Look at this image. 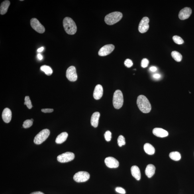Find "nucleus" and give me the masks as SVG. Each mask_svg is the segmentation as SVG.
Returning <instances> with one entry per match:
<instances>
[{
	"mask_svg": "<svg viewBox=\"0 0 194 194\" xmlns=\"http://www.w3.org/2000/svg\"><path fill=\"white\" fill-rule=\"evenodd\" d=\"M144 150L147 154L152 155L154 154L155 149L152 145L149 143H146L144 145Z\"/></svg>",
	"mask_w": 194,
	"mask_h": 194,
	"instance_id": "obj_22",
	"label": "nucleus"
},
{
	"mask_svg": "<svg viewBox=\"0 0 194 194\" xmlns=\"http://www.w3.org/2000/svg\"><path fill=\"white\" fill-rule=\"evenodd\" d=\"M103 87L101 85L96 86L93 93L94 98L96 100H99L103 96Z\"/></svg>",
	"mask_w": 194,
	"mask_h": 194,
	"instance_id": "obj_14",
	"label": "nucleus"
},
{
	"mask_svg": "<svg viewBox=\"0 0 194 194\" xmlns=\"http://www.w3.org/2000/svg\"><path fill=\"white\" fill-rule=\"evenodd\" d=\"M153 134L154 135L159 137H165L168 136V132L167 130L161 128H155L153 130Z\"/></svg>",
	"mask_w": 194,
	"mask_h": 194,
	"instance_id": "obj_16",
	"label": "nucleus"
},
{
	"mask_svg": "<svg viewBox=\"0 0 194 194\" xmlns=\"http://www.w3.org/2000/svg\"><path fill=\"white\" fill-rule=\"evenodd\" d=\"M66 76L69 81L75 82L77 80V75L76 69L73 66H71L67 69Z\"/></svg>",
	"mask_w": 194,
	"mask_h": 194,
	"instance_id": "obj_10",
	"label": "nucleus"
},
{
	"mask_svg": "<svg viewBox=\"0 0 194 194\" xmlns=\"http://www.w3.org/2000/svg\"><path fill=\"white\" fill-rule=\"evenodd\" d=\"M169 156L172 160L176 161L179 160L181 158L180 153L177 152H170Z\"/></svg>",
	"mask_w": 194,
	"mask_h": 194,
	"instance_id": "obj_24",
	"label": "nucleus"
},
{
	"mask_svg": "<svg viewBox=\"0 0 194 194\" xmlns=\"http://www.w3.org/2000/svg\"><path fill=\"white\" fill-rule=\"evenodd\" d=\"M137 104L139 109L142 113H149L152 110V106L147 98L143 95L139 96L137 97Z\"/></svg>",
	"mask_w": 194,
	"mask_h": 194,
	"instance_id": "obj_1",
	"label": "nucleus"
},
{
	"mask_svg": "<svg viewBox=\"0 0 194 194\" xmlns=\"http://www.w3.org/2000/svg\"><path fill=\"white\" fill-rule=\"evenodd\" d=\"M132 175L137 180L139 181L141 179V174L139 168L136 165L133 166L131 168Z\"/></svg>",
	"mask_w": 194,
	"mask_h": 194,
	"instance_id": "obj_18",
	"label": "nucleus"
},
{
	"mask_svg": "<svg viewBox=\"0 0 194 194\" xmlns=\"http://www.w3.org/2000/svg\"><path fill=\"white\" fill-rule=\"evenodd\" d=\"M68 137V134L66 132H63L57 137L56 142L57 144H61L64 142Z\"/></svg>",
	"mask_w": 194,
	"mask_h": 194,
	"instance_id": "obj_21",
	"label": "nucleus"
},
{
	"mask_svg": "<svg viewBox=\"0 0 194 194\" xmlns=\"http://www.w3.org/2000/svg\"><path fill=\"white\" fill-rule=\"evenodd\" d=\"M38 57L39 60H42V56L40 54H39L38 55Z\"/></svg>",
	"mask_w": 194,
	"mask_h": 194,
	"instance_id": "obj_39",
	"label": "nucleus"
},
{
	"mask_svg": "<svg viewBox=\"0 0 194 194\" xmlns=\"http://www.w3.org/2000/svg\"><path fill=\"white\" fill-rule=\"evenodd\" d=\"M150 20L148 17H144L141 20L138 26L139 31L141 33H144L146 32L149 28Z\"/></svg>",
	"mask_w": 194,
	"mask_h": 194,
	"instance_id": "obj_9",
	"label": "nucleus"
},
{
	"mask_svg": "<svg viewBox=\"0 0 194 194\" xmlns=\"http://www.w3.org/2000/svg\"><path fill=\"white\" fill-rule=\"evenodd\" d=\"M75 157V154L73 153L67 152L59 155L57 157V159L59 162L65 163L73 160L74 159Z\"/></svg>",
	"mask_w": 194,
	"mask_h": 194,
	"instance_id": "obj_7",
	"label": "nucleus"
},
{
	"mask_svg": "<svg viewBox=\"0 0 194 194\" xmlns=\"http://www.w3.org/2000/svg\"><path fill=\"white\" fill-rule=\"evenodd\" d=\"M153 77L155 79H159L161 77V75L160 74L156 73V74L154 75H153Z\"/></svg>",
	"mask_w": 194,
	"mask_h": 194,
	"instance_id": "obj_35",
	"label": "nucleus"
},
{
	"mask_svg": "<svg viewBox=\"0 0 194 194\" xmlns=\"http://www.w3.org/2000/svg\"><path fill=\"white\" fill-rule=\"evenodd\" d=\"M10 5V2L9 1H5L1 4L0 7V14L1 15H5L7 13L8 9Z\"/></svg>",
	"mask_w": 194,
	"mask_h": 194,
	"instance_id": "obj_19",
	"label": "nucleus"
},
{
	"mask_svg": "<svg viewBox=\"0 0 194 194\" xmlns=\"http://www.w3.org/2000/svg\"><path fill=\"white\" fill-rule=\"evenodd\" d=\"M124 64L127 68H130L133 65V63L132 60L129 59H126L124 62Z\"/></svg>",
	"mask_w": 194,
	"mask_h": 194,
	"instance_id": "obj_32",
	"label": "nucleus"
},
{
	"mask_svg": "<svg viewBox=\"0 0 194 194\" xmlns=\"http://www.w3.org/2000/svg\"><path fill=\"white\" fill-rule=\"evenodd\" d=\"M30 194H44V193L41 192H32Z\"/></svg>",
	"mask_w": 194,
	"mask_h": 194,
	"instance_id": "obj_37",
	"label": "nucleus"
},
{
	"mask_svg": "<svg viewBox=\"0 0 194 194\" xmlns=\"http://www.w3.org/2000/svg\"><path fill=\"white\" fill-rule=\"evenodd\" d=\"M171 56L177 62H181L182 59V55L176 51H173L171 53Z\"/></svg>",
	"mask_w": 194,
	"mask_h": 194,
	"instance_id": "obj_23",
	"label": "nucleus"
},
{
	"mask_svg": "<svg viewBox=\"0 0 194 194\" xmlns=\"http://www.w3.org/2000/svg\"><path fill=\"white\" fill-rule=\"evenodd\" d=\"M173 40L175 43L179 45L182 44L184 43V41L181 37L178 36H174L173 37Z\"/></svg>",
	"mask_w": 194,
	"mask_h": 194,
	"instance_id": "obj_26",
	"label": "nucleus"
},
{
	"mask_svg": "<svg viewBox=\"0 0 194 194\" xmlns=\"http://www.w3.org/2000/svg\"><path fill=\"white\" fill-rule=\"evenodd\" d=\"M31 25L32 28L39 33L43 34L45 31L44 26L36 18H32L30 21Z\"/></svg>",
	"mask_w": 194,
	"mask_h": 194,
	"instance_id": "obj_8",
	"label": "nucleus"
},
{
	"mask_svg": "<svg viewBox=\"0 0 194 194\" xmlns=\"http://www.w3.org/2000/svg\"><path fill=\"white\" fill-rule=\"evenodd\" d=\"M100 116V113L99 112H96L93 114L91 119V125L94 127H97L99 124V120Z\"/></svg>",
	"mask_w": 194,
	"mask_h": 194,
	"instance_id": "obj_17",
	"label": "nucleus"
},
{
	"mask_svg": "<svg viewBox=\"0 0 194 194\" xmlns=\"http://www.w3.org/2000/svg\"><path fill=\"white\" fill-rule=\"evenodd\" d=\"M63 26L67 34L73 35L76 33L77 26L72 18L69 17H65L63 20Z\"/></svg>",
	"mask_w": 194,
	"mask_h": 194,
	"instance_id": "obj_2",
	"label": "nucleus"
},
{
	"mask_svg": "<svg viewBox=\"0 0 194 194\" xmlns=\"http://www.w3.org/2000/svg\"><path fill=\"white\" fill-rule=\"evenodd\" d=\"M123 95L120 90H117L114 92L113 97V105L116 109H119L123 105Z\"/></svg>",
	"mask_w": 194,
	"mask_h": 194,
	"instance_id": "obj_4",
	"label": "nucleus"
},
{
	"mask_svg": "<svg viewBox=\"0 0 194 194\" xmlns=\"http://www.w3.org/2000/svg\"><path fill=\"white\" fill-rule=\"evenodd\" d=\"M123 15L121 12H114L108 14L105 16V21L108 25H113L120 21Z\"/></svg>",
	"mask_w": 194,
	"mask_h": 194,
	"instance_id": "obj_3",
	"label": "nucleus"
},
{
	"mask_svg": "<svg viewBox=\"0 0 194 194\" xmlns=\"http://www.w3.org/2000/svg\"><path fill=\"white\" fill-rule=\"evenodd\" d=\"M2 118L4 122L6 123H9L12 119V112L11 110L8 108H5L2 114Z\"/></svg>",
	"mask_w": 194,
	"mask_h": 194,
	"instance_id": "obj_15",
	"label": "nucleus"
},
{
	"mask_svg": "<svg viewBox=\"0 0 194 194\" xmlns=\"http://www.w3.org/2000/svg\"><path fill=\"white\" fill-rule=\"evenodd\" d=\"M115 191L117 192L122 194H125L126 192L123 189L120 187H117L115 189Z\"/></svg>",
	"mask_w": 194,
	"mask_h": 194,
	"instance_id": "obj_33",
	"label": "nucleus"
},
{
	"mask_svg": "<svg viewBox=\"0 0 194 194\" xmlns=\"http://www.w3.org/2000/svg\"><path fill=\"white\" fill-rule=\"evenodd\" d=\"M33 124V122L31 120L27 119L24 121L23 124V127L24 128H30Z\"/></svg>",
	"mask_w": 194,
	"mask_h": 194,
	"instance_id": "obj_29",
	"label": "nucleus"
},
{
	"mask_svg": "<svg viewBox=\"0 0 194 194\" xmlns=\"http://www.w3.org/2000/svg\"><path fill=\"white\" fill-rule=\"evenodd\" d=\"M105 139L108 142L110 141L112 138V133L109 130L106 131L104 135Z\"/></svg>",
	"mask_w": 194,
	"mask_h": 194,
	"instance_id": "obj_30",
	"label": "nucleus"
},
{
	"mask_svg": "<svg viewBox=\"0 0 194 194\" xmlns=\"http://www.w3.org/2000/svg\"><path fill=\"white\" fill-rule=\"evenodd\" d=\"M54 109H43L42 111L44 113H50L53 112Z\"/></svg>",
	"mask_w": 194,
	"mask_h": 194,
	"instance_id": "obj_34",
	"label": "nucleus"
},
{
	"mask_svg": "<svg viewBox=\"0 0 194 194\" xmlns=\"http://www.w3.org/2000/svg\"><path fill=\"white\" fill-rule=\"evenodd\" d=\"M155 167L154 165L150 164L147 166L145 172L146 175L148 178L152 177L155 174Z\"/></svg>",
	"mask_w": 194,
	"mask_h": 194,
	"instance_id": "obj_20",
	"label": "nucleus"
},
{
	"mask_svg": "<svg viewBox=\"0 0 194 194\" xmlns=\"http://www.w3.org/2000/svg\"><path fill=\"white\" fill-rule=\"evenodd\" d=\"M40 69L42 71H43L46 74L48 75H52L53 71L52 68L49 66L46 65H43L40 67Z\"/></svg>",
	"mask_w": 194,
	"mask_h": 194,
	"instance_id": "obj_25",
	"label": "nucleus"
},
{
	"mask_svg": "<svg viewBox=\"0 0 194 194\" xmlns=\"http://www.w3.org/2000/svg\"><path fill=\"white\" fill-rule=\"evenodd\" d=\"M44 49V48L43 47H41L40 48L38 49V52H42L43 50Z\"/></svg>",
	"mask_w": 194,
	"mask_h": 194,
	"instance_id": "obj_38",
	"label": "nucleus"
},
{
	"mask_svg": "<svg viewBox=\"0 0 194 194\" xmlns=\"http://www.w3.org/2000/svg\"><path fill=\"white\" fill-rule=\"evenodd\" d=\"M192 10L191 8L185 7L180 11L179 17L181 20H185L189 18L191 15Z\"/></svg>",
	"mask_w": 194,
	"mask_h": 194,
	"instance_id": "obj_13",
	"label": "nucleus"
},
{
	"mask_svg": "<svg viewBox=\"0 0 194 194\" xmlns=\"http://www.w3.org/2000/svg\"><path fill=\"white\" fill-rule=\"evenodd\" d=\"M118 146L122 147L126 144L125 139L122 135H120L118 138Z\"/></svg>",
	"mask_w": 194,
	"mask_h": 194,
	"instance_id": "obj_27",
	"label": "nucleus"
},
{
	"mask_svg": "<svg viewBox=\"0 0 194 194\" xmlns=\"http://www.w3.org/2000/svg\"><path fill=\"white\" fill-rule=\"evenodd\" d=\"M115 49L113 44H108L102 47L99 51L98 54L100 56H105L111 53Z\"/></svg>",
	"mask_w": 194,
	"mask_h": 194,
	"instance_id": "obj_11",
	"label": "nucleus"
},
{
	"mask_svg": "<svg viewBox=\"0 0 194 194\" xmlns=\"http://www.w3.org/2000/svg\"><path fill=\"white\" fill-rule=\"evenodd\" d=\"M31 121H32V122H33V121H34V119H31Z\"/></svg>",
	"mask_w": 194,
	"mask_h": 194,
	"instance_id": "obj_40",
	"label": "nucleus"
},
{
	"mask_svg": "<svg viewBox=\"0 0 194 194\" xmlns=\"http://www.w3.org/2000/svg\"><path fill=\"white\" fill-rule=\"evenodd\" d=\"M105 163L107 166L110 168H117L119 166V162L115 158L108 157L105 160Z\"/></svg>",
	"mask_w": 194,
	"mask_h": 194,
	"instance_id": "obj_12",
	"label": "nucleus"
},
{
	"mask_svg": "<svg viewBox=\"0 0 194 194\" xmlns=\"http://www.w3.org/2000/svg\"><path fill=\"white\" fill-rule=\"evenodd\" d=\"M24 104L27 106V107L29 109H31L32 105L31 103V100L30 99V97L28 96H26L24 99Z\"/></svg>",
	"mask_w": 194,
	"mask_h": 194,
	"instance_id": "obj_28",
	"label": "nucleus"
},
{
	"mask_svg": "<svg viewBox=\"0 0 194 194\" xmlns=\"http://www.w3.org/2000/svg\"><path fill=\"white\" fill-rule=\"evenodd\" d=\"M50 134V130L47 129L43 130L37 134L35 137L34 143L37 145L42 144L48 138Z\"/></svg>",
	"mask_w": 194,
	"mask_h": 194,
	"instance_id": "obj_5",
	"label": "nucleus"
},
{
	"mask_svg": "<svg viewBox=\"0 0 194 194\" xmlns=\"http://www.w3.org/2000/svg\"><path fill=\"white\" fill-rule=\"evenodd\" d=\"M90 177L89 173L86 171H81L75 174L73 176V179L77 182H83L88 180Z\"/></svg>",
	"mask_w": 194,
	"mask_h": 194,
	"instance_id": "obj_6",
	"label": "nucleus"
},
{
	"mask_svg": "<svg viewBox=\"0 0 194 194\" xmlns=\"http://www.w3.org/2000/svg\"><path fill=\"white\" fill-rule=\"evenodd\" d=\"M149 63V62L148 59L144 58L142 60L141 63V66L143 68H146L148 66Z\"/></svg>",
	"mask_w": 194,
	"mask_h": 194,
	"instance_id": "obj_31",
	"label": "nucleus"
},
{
	"mask_svg": "<svg viewBox=\"0 0 194 194\" xmlns=\"http://www.w3.org/2000/svg\"><path fill=\"white\" fill-rule=\"evenodd\" d=\"M150 70L151 71H152V72H155L157 70V68H156V67H155L152 66L150 67Z\"/></svg>",
	"mask_w": 194,
	"mask_h": 194,
	"instance_id": "obj_36",
	"label": "nucleus"
}]
</instances>
